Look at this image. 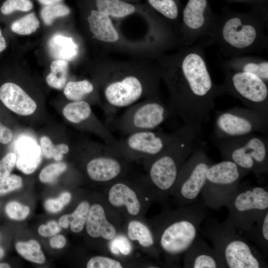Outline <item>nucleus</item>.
I'll return each instance as SVG.
<instances>
[{
    "instance_id": "nucleus-1",
    "label": "nucleus",
    "mask_w": 268,
    "mask_h": 268,
    "mask_svg": "<svg viewBox=\"0 0 268 268\" xmlns=\"http://www.w3.org/2000/svg\"><path fill=\"white\" fill-rule=\"evenodd\" d=\"M205 48L199 41L183 47L176 55L162 58L159 71L169 92L172 115L201 133L214 110L215 99L225 94L221 84L212 79Z\"/></svg>"
},
{
    "instance_id": "nucleus-13",
    "label": "nucleus",
    "mask_w": 268,
    "mask_h": 268,
    "mask_svg": "<svg viewBox=\"0 0 268 268\" xmlns=\"http://www.w3.org/2000/svg\"><path fill=\"white\" fill-rule=\"evenodd\" d=\"M175 132L165 133L160 131H144L132 133L124 137L106 144L108 150L120 157L148 160L160 153L172 140Z\"/></svg>"
},
{
    "instance_id": "nucleus-20",
    "label": "nucleus",
    "mask_w": 268,
    "mask_h": 268,
    "mask_svg": "<svg viewBox=\"0 0 268 268\" xmlns=\"http://www.w3.org/2000/svg\"><path fill=\"white\" fill-rule=\"evenodd\" d=\"M63 114L72 124L76 125L90 124L101 133L106 140H110L113 137L110 129L94 118L91 107L86 101H72L68 103L63 108Z\"/></svg>"
},
{
    "instance_id": "nucleus-31",
    "label": "nucleus",
    "mask_w": 268,
    "mask_h": 268,
    "mask_svg": "<svg viewBox=\"0 0 268 268\" xmlns=\"http://www.w3.org/2000/svg\"><path fill=\"white\" fill-rule=\"evenodd\" d=\"M128 235L132 241L137 240L139 244L149 248L154 244L152 234L149 228L141 222L134 220L129 222Z\"/></svg>"
},
{
    "instance_id": "nucleus-9",
    "label": "nucleus",
    "mask_w": 268,
    "mask_h": 268,
    "mask_svg": "<svg viewBox=\"0 0 268 268\" xmlns=\"http://www.w3.org/2000/svg\"><path fill=\"white\" fill-rule=\"evenodd\" d=\"M227 223L242 233L248 231L268 210L267 188L240 183L237 192L226 205Z\"/></svg>"
},
{
    "instance_id": "nucleus-19",
    "label": "nucleus",
    "mask_w": 268,
    "mask_h": 268,
    "mask_svg": "<svg viewBox=\"0 0 268 268\" xmlns=\"http://www.w3.org/2000/svg\"><path fill=\"white\" fill-rule=\"evenodd\" d=\"M0 100L9 110L15 113L28 116L37 108L36 102L19 85L6 82L0 87Z\"/></svg>"
},
{
    "instance_id": "nucleus-26",
    "label": "nucleus",
    "mask_w": 268,
    "mask_h": 268,
    "mask_svg": "<svg viewBox=\"0 0 268 268\" xmlns=\"http://www.w3.org/2000/svg\"><path fill=\"white\" fill-rule=\"evenodd\" d=\"M241 235L253 242L266 257L268 254V210L255 223L250 229Z\"/></svg>"
},
{
    "instance_id": "nucleus-16",
    "label": "nucleus",
    "mask_w": 268,
    "mask_h": 268,
    "mask_svg": "<svg viewBox=\"0 0 268 268\" xmlns=\"http://www.w3.org/2000/svg\"><path fill=\"white\" fill-rule=\"evenodd\" d=\"M120 156L111 152L103 145L98 155L90 160L86 164L87 173L89 178L97 182H108L119 177L123 169L118 159Z\"/></svg>"
},
{
    "instance_id": "nucleus-45",
    "label": "nucleus",
    "mask_w": 268,
    "mask_h": 268,
    "mask_svg": "<svg viewBox=\"0 0 268 268\" xmlns=\"http://www.w3.org/2000/svg\"><path fill=\"white\" fill-rule=\"evenodd\" d=\"M61 226L55 221H51L46 225H42L38 228V233L42 236L49 237L58 234L61 231Z\"/></svg>"
},
{
    "instance_id": "nucleus-15",
    "label": "nucleus",
    "mask_w": 268,
    "mask_h": 268,
    "mask_svg": "<svg viewBox=\"0 0 268 268\" xmlns=\"http://www.w3.org/2000/svg\"><path fill=\"white\" fill-rule=\"evenodd\" d=\"M215 17L208 0H188L183 11L180 28L183 47L191 46L208 35Z\"/></svg>"
},
{
    "instance_id": "nucleus-30",
    "label": "nucleus",
    "mask_w": 268,
    "mask_h": 268,
    "mask_svg": "<svg viewBox=\"0 0 268 268\" xmlns=\"http://www.w3.org/2000/svg\"><path fill=\"white\" fill-rule=\"evenodd\" d=\"M94 91L93 84L88 80L83 79L67 82L64 87V93L70 101H85Z\"/></svg>"
},
{
    "instance_id": "nucleus-52",
    "label": "nucleus",
    "mask_w": 268,
    "mask_h": 268,
    "mask_svg": "<svg viewBox=\"0 0 268 268\" xmlns=\"http://www.w3.org/2000/svg\"><path fill=\"white\" fill-rule=\"evenodd\" d=\"M4 254V251L3 249L0 247V259L2 257Z\"/></svg>"
},
{
    "instance_id": "nucleus-47",
    "label": "nucleus",
    "mask_w": 268,
    "mask_h": 268,
    "mask_svg": "<svg viewBox=\"0 0 268 268\" xmlns=\"http://www.w3.org/2000/svg\"><path fill=\"white\" fill-rule=\"evenodd\" d=\"M49 243L53 248H62L65 246L66 239L64 236L57 235L51 238Z\"/></svg>"
},
{
    "instance_id": "nucleus-14",
    "label": "nucleus",
    "mask_w": 268,
    "mask_h": 268,
    "mask_svg": "<svg viewBox=\"0 0 268 268\" xmlns=\"http://www.w3.org/2000/svg\"><path fill=\"white\" fill-rule=\"evenodd\" d=\"M221 69L225 94L239 100L246 107L268 111V83L253 73Z\"/></svg>"
},
{
    "instance_id": "nucleus-37",
    "label": "nucleus",
    "mask_w": 268,
    "mask_h": 268,
    "mask_svg": "<svg viewBox=\"0 0 268 268\" xmlns=\"http://www.w3.org/2000/svg\"><path fill=\"white\" fill-rule=\"evenodd\" d=\"M67 168V165L64 162L51 164L42 170L39 174L40 180L44 183H52L64 172Z\"/></svg>"
},
{
    "instance_id": "nucleus-50",
    "label": "nucleus",
    "mask_w": 268,
    "mask_h": 268,
    "mask_svg": "<svg viewBox=\"0 0 268 268\" xmlns=\"http://www.w3.org/2000/svg\"><path fill=\"white\" fill-rule=\"evenodd\" d=\"M41 4L47 5L58 3L62 0H38Z\"/></svg>"
},
{
    "instance_id": "nucleus-33",
    "label": "nucleus",
    "mask_w": 268,
    "mask_h": 268,
    "mask_svg": "<svg viewBox=\"0 0 268 268\" xmlns=\"http://www.w3.org/2000/svg\"><path fill=\"white\" fill-rule=\"evenodd\" d=\"M40 23L34 13H29L14 21L11 29L20 35H30L39 27Z\"/></svg>"
},
{
    "instance_id": "nucleus-32",
    "label": "nucleus",
    "mask_w": 268,
    "mask_h": 268,
    "mask_svg": "<svg viewBox=\"0 0 268 268\" xmlns=\"http://www.w3.org/2000/svg\"><path fill=\"white\" fill-rule=\"evenodd\" d=\"M17 252L24 259L35 263L43 264L45 257L38 242L34 240L18 242L15 245Z\"/></svg>"
},
{
    "instance_id": "nucleus-12",
    "label": "nucleus",
    "mask_w": 268,
    "mask_h": 268,
    "mask_svg": "<svg viewBox=\"0 0 268 268\" xmlns=\"http://www.w3.org/2000/svg\"><path fill=\"white\" fill-rule=\"evenodd\" d=\"M171 115L168 106L159 97L150 98L129 106L114 122L115 128L124 135L158 128Z\"/></svg>"
},
{
    "instance_id": "nucleus-39",
    "label": "nucleus",
    "mask_w": 268,
    "mask_h": 268,
    "mask_svg": "<svg viewBox=\"0 0 268 268\" xmlns=\"http://www.w3.org/2000/svg\"><path fill=\"white\" fill-rule=\"evenodd\" d=\"M5 211L9 217L12 219L21 220L24 219L29 214V208L16 201L8 203L5 207Z\"/></svg>"
},
{
    "instance_id": "nucleus-43",
    "label": "nucleus",
    "mask_w": 268,
    "mask_h": 268,
    "mask_svg": "<svg viewBox=\"0 0 268 268\" xmlns=\"http://www.w3.org/2000/svg\"><path fill=\"white\" fill-rule=\"evenodd\" d=\"M22 185V178L16 175H11L0 180V195H3L20 188Z\"/></svg>"
},
{
    "instance_id": "nucleus-28",
    "label": "nucleus",
    "mask_w": 268,
    "mask_h": 268,
    "mask_svg": "<svg viewBox=\"0 0 268 268\" xmlns=\"http://www.w3.org/2000/svg\"><path fill=\"white\" fill-rule=\"evenodd\" d=\"M98 11L117 17L129 15L135 11L134 6L121 0H96Z\"/></svg>"
},
{
    "instance_id": "nucleus-22",
    "label": "nucleus",
    "mask_w": 268,
    "mask_h": 268,
    "mask_svg": "<svg viewBox=\"0 0 268 268\" xmlns=\"http://www.w3.org/2000/svg\"><path fill=\"white\" fill-rule=\"evenodd\" d=\"M86 229L90 236L107 240H112L116 234L115 227L107 220L103 207L99 204H94L90 207Z\"/></svg>"
},
{
    "instance_id": "nucleus-11",
    "label": "nucleus",
    "mask_w": 268,
    "mask_h": 268,
    "mask_svg": "<svg viewBox=\"0 0 268 268\" xmlns=\"http://www.w3.org/2000/svg\"><path fill=\"white\" fill-rule=\"evenodd\" d=\"M213 163L202 146L198 144L183 165L172 188L182 205H188L199 200L205 183L207 171Z\"/></svg>"
},
{
    "instance_id": "nucleus-38",
    "label": "nucleus",
    "mask_w": 268,
    "mask_h": 268,
    "mask_svg": "<svg viewBox=\"0 0 268 268\" xmlns=\"http://www.w3.org/2000/svg\"><path fill=\"white\" fill-rule=\"evenodd\" d=\"M33 6L30 0H6L2 4L0 11L2 14L8 15L15 11H30Z\"/></svg>"
},
{
    "instance_id": "nucleus-5",
    "label": "nucleus",
    "mask_w": 268,
    "mask_h": 268,
    "mask_svg": "<svg viewBox=\"0 0 268 268\" xmlns=\"http://www.w3.org/2000/svg\"><path fill=\"white\" fill-rule=\"evenodd\" d=\"M207 207L199 201L185 205L169 215L161 228L159 245L169 256L177 257L187 250L200 234L202 223L207 216Z\"/></svg>"
},
{
    "instance_id": "nucleus-7",
    "label": "nucleus",
    "mask_w": 268,
    "mask_h": 268,
    "mask_svg": "<svg viewBox=\"0 0 268 268\" xmlns=\"http://www.w3.org/2000/svg\"><path fill=\"white\" fill-rule=\"evenodd\" d=\"M214 143L224 160L233 162L257 177L268 173L267 137L252 134L236 137L214 138Z\"/></svg>"
},
{
    "instance_id": "nucleus-4",
    "label": "nucleus",
    "mask_w": 268,
    "mask_h": 268,
    "mask_svg": "<svg viewBox=\"0 0 268 268\" xmlns=\"http://www.w3.org/2000/svg\"><path fill=\"white\" fill-rule=\"evenodd\" d=\"M201 133L184 124L175 131L172 140L157 155L149 160V177L155 187L167 192L174 186L183 165L198 145Z\"/></svg>"
},
{
    "instance_id": "nucleus-51",
    "label": "nucleus",
    "mask_w": 268,
    "mask_h": 268,
    "mask_svg": "<svg viewBox=\"0 0 268 268\" xmlns=\"http://www.w3.org/2000/svg\"><path fill=\"white\" fill-rule=\"evenodd\" d=\"M10 268V266H9V265H8V264H7L6 263H1V264H0V268Z\"/></svg>"
},
{
    "instance_id": "nucleus-18",
    "label": "nucleus",
    "mask_w": 268,
    "mask_h": 268,
    "mask_svg": "<svg viewBox=\"0 0 268 268\" xmlns=\"http://www.w3.org/2000/svg\"><path fill=\"white\" fill-rule=\"evenodd\" d=\"M17 168L25 174L33 173L41 163L42 152L41 146L32 137L21 136L14 144Z\"/></svg>"
},
{
    "instance_id": "nucleus-17",
    "label": "nucleus",
    "mask_w": 268,
    "mask_h": 268,
    "mask_svg": "<svg viewBox=\"0 0 268 268\" xmlns=\"http://www.w3.org/2000/svg\"><path fill=\"white\" fill-rule=\"evenodd\" d=\"M184 267L187 268H226L216 251L200 234L184 253Z\"/></svg>"
},
{
    "instance_id": "nucleus-46",
    "label": "nucleus",
    "mask_w": 268,
    "mask_h": 268,
    "mask_svg": "<svg viewBox=\"0 0 268 268\" xmlns=\"http://www.w3.org/2000/svg\"><path fill=\"white\" fill-rule=\"evenodd\" d=\"M13 134L9 128L0 123V143L6 144L10 142Z\"/></svg>"
},
{
    "instance_id": "nucleus-25",
    "label": "nucleus",
    "mask_w": 268,
    "mask_h": 268,
    "mask_svg": "<svg viewBox=\"0 0 268 268\" xmlns=\"http://www.w3.org/2000/svg\"><path fill=\"white\" fill-rule=\"evenodd\" d=\"M50 55L55 60L68 61L77 54L78 47L70 37L57 33L53 35L48 42Z\"/></svg>"
},
{
    "instance_id": "nucleus-27",
    "label": "nucleus",
    "mask_w": 268,
    "mask_h": 268,
    "mask_svg": "<svg viewBox=\"0 0 268 268\" xmlns=\"http://www.w3.org/2000/svg\"><path fill=\"white\" fill-rule=\"evenodd\" d=\"M89 208L88 202H81L71 214L64 215L59 219V225L64 228H68L69 225L71 231L75 233L81 231L86 222Z\"/></svg>"
},
{
    "instance_id": "nucleus-48",
    "label": "nucleus",
    "mask_w": 268,
    "mask_h": 268,
    "mask_svg": "<svg viewBox=\"0 0 268 268\" xmlns=\"http://www.w3.org/2000/svg\"><path fill=\"white\" fill-rule=\"evenodd\" d=\"M236 2H245L253 4L256 7L266 6L267 0H231Z\"/></svg>"
},
{
    "instance_id": "nucleus-3",
    "label": "nucleus",
    "mask_w": 268,
    "mask_h": 268,
    "mask_svg": "<svg viewBox=\"0 0 268 268\" xmlns=\"http://www.w3.org/2000/svg\"><path fill=\"white\" fill-rule=\"evenodd\" d=\"M200 234L210 240L226 268H266V257L225 221L207 216Z\"/></svg>"
},
{
    "instance_id": "nucleus-35",
    "label": "nucleus",
    "mask_w": 268,
    "mask_h": 268,
    "mask_svg": "<svg viewBox=\"0 0 268 268\" xmlns=\"http://www.w3.org/2000/svg\"><path fill=\"white\" fill-rule=\"evenodd\" d=\"M157 11L166 18L176 21L179 17V8L175 0H148Z\"/></svg>"
},
{
    "instance_id": "nucleus-44",
    "label": "nucleus",
    "mask_w": 268,
    "mask_h": 268,
    "mask_svg": "<svg viewBox=\"0 0 268 268\" xmlns=\"http://www.w3.org/2000/svg\"><path fill=\"white\" fill-rule=\"evenodd\" d=\"M16 160V155L13 152L7 153L0 160V180L10 175Z\"/></svg>"
},
{
    "instance_id": "nucleus-21",
    "label": "nucleus",
    "mask_w": 268,
    "mask_h": 268,
    "mask_svg": "<svg viewBox=\"0 0 268 268\" xmlns=\"http://www.w3.org/2000/svg\"><path fill=\"white\" fill-rule=\"evenodd\" d=\"M219 65L221 68L254 74L268 83V61L266 59L243 55L222 60Z\"/></svg>"
},
{
    "instance_id": "nucleus-6",
    "label": "nucleus",
    "mask_w": 268,
    "mask_h": 268,
    "mask_svg": "<svg viewBox=\"0 0 268 268\" xmlns=\"http://www.w3.org/2000/svg\"><path fill=\"white\" fill-rule=\"evenodd\" d=\"M150 79L133 73L125 75H105L103 84V108L108 115L117 110L129 107L144 95L148 98L159 97L158 78Z\"/></svg>"
},
{
    "instance_id": "nucleus-23",
    "label": "nucleus",
    "mask_w": 268,
    "mask_h": 268,
    "mask_svg": "<svg viewBox=\"0 0 268 268\" xmlns=\"http://www.w3.org/2000/svg\"><path fill=\"white\" fill-rule=\"evenodd\" d=\"M87 21L93 38L105 42H114L119 39V34L108 15L92 10Z\"/></svg>"
},
{
    "instance_id": "nucleus-36",
    "label": "nucleus",
    "mask_w": 268,
    "mask_h": 268,
    "mask_svg": "<svg viewBox=\"0 0 268 268\" xmlns=\"http://www.w3.org/2000/svg\"><path fill=\"white\" fill-rule=\"evenodd\" d=\"M70 13L69 8L65 4L56 3L45 5L40 12L41 17L47 25H51L58 17L64 16Z\"/></svg>"
},
{
    "instance_id": "nucleus-41",
    "label": "nucleus",
    "mask_w": 268,
    "mask_h": 268,
    "mask_svg": "<svg viewBox=\"0 0 268 268\" xmlns=\"http://www.w3.org/2000/svg\"><path fill=\"white\" fill-rule=\"evenodd\" d=\"M112 240L110 249L113 254L118 255L121 253L124 255H128L131 252V244L125 236L119 235Z\"/></svg>"
},
{
    "instance_id": "nucleus-24",
    "label": "nucleus",
    "mask_w": 268,
    "mask_h": 268,
    "mask_svg": "<svg viewBox=\"0 0 268 268\" xmlns=\"http://www.w3.org/2000/svg\"><path fill=\"white\" fill-rule=\"evenodd\" d=\"M108 200L114 206L125 205L129 213L132 215H136L139 212L140 204L135 193L124 183H116L111 188Z\"/></svg>"
},
{
    "instance_id": "nucleus-8",
    "label": "nucleus",
    "mask_w": 268,
    "mask_h": 268,
    "mask_svg": "<svg viewBox=\"0 0 268 268\" xmlns=\"http://www.w3.org/2000/svg\"><path fill=\"white\" fill-rule=\"evenodd\" d=\"M248 173L229 160L213 163L207 171L205 183L201 193L205 205L216 209L226 206Z\"/></svg>"
},
{
    "instance_id": "nucleus-34",
    "label": "nucleus",
    "mask_w": 268,
    "mask_h": 268,
    "mask_svg": "<svg viewBox=\"0 0 268 268\" xmlns=\"http://www.w3.org/2000/svg\"><path fill=\"white\" fill-rule=\"evenodd\" d=\"M42 154L48 159L53 158L56 161H61L63 155L69 151L68 146L65 143L54 145L51 139L47 136H43L40 139Z\"/></svg>"
},
{
    "instance_id": "nucleus-10",
    "label": "nucleus",
    "mask_w": 268,
    "mask_h": 268,
    "mask_svg": "<svg viewBox=\"0 0 268 268\" xmlns=\"http://www.w3.org/2000/svg\"><path fill=\"white\" fill-rule=\"evenodd\" d=\"M215 113L214 138L236 137L268 131V111L235 107Z\"/></svg>"
},
{
    "instance_id": "nucleus-29",
    "label": "nucleus",
    "mask_w": 268,
    "mask_h": 268,
    "mask_svg": "<svg viewBox=\"0 0 268 268\" xmlns=\"http://www.w3.org/2000/svg\"><path fill=\"white\" fill-rule=\"evenodd\" d=\"M68 62L61 60H55L50 65V72L46 77L47 84L51 87L61 89L64 88L67 78Z\"/></svg>"
},
{
    "instance_id": "nucleus-42",
    "label": "nucleus",
    "mask_w": 268,
    "mask_h": 268,
    "mask_svg": "<svg viewBox=\"0 0 268 268\" xmlns=\"http://www.w3.org/2000/svg\"><path fill=\"white\" fill-rule=\"evenodd\" d=\"M121 263L110 258L96 256L91 258L88 262L87 268H122Z\"/></svg>"
},
{
    "instance_id": "nucleus-2",
    "label": "nucleus",
    "mask_w": 268,
    "mask_h": 268,
    "mask_svg": "<svg viewBox=\"0 0 268 268\" xmlns=\"http://www.w3.org/2000/svg\"><path fill=\"white\" fill-rule=\"evenodd\" d=\"M268 23L266 6L247 13L225 9L215 16L209 34L198 41L205 48L216 45L220 53L229 58L243 56L267 48Z\"/></svg>"
},
{
    "instance_id": "nucleus-40",
    "label": "nucleus",
    "mask_w": 268,
    "mask_h": 268,
    "mask_svg": "<svg viewBox=\"0 0 268 268\" xmlns=\"http://www.w3.org/2000/svg\"><path fill=\"white\" fill-rule=\"evenodd\" d=\"M71 198L69 193L64 192L58 198L46 200L45 202V209L51 213L59 212L69 202Z\"/></svg>"
},
{
    "instance_id": "nucleus-49",
    "label": "nucleus",
    "mask_w": 268,
    "mask_h": 268,
    "mask_svg": "<svg viewBox=\"0 0 268 268\" xmlns=\"http://www.w3.org/2000/svg\"><path fill=\"white\" fill-rule=\"evenodd\" d=\"M6 47L5 40L2 36L1 29L0 28V53L3 51Z\"/></svg>"
}]
</instances>
